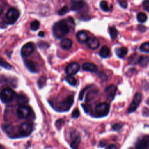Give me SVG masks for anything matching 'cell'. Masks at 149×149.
<instances>
[{
  "mask_svg": "<svg viewBox=\"0 0 149 149\" xmlns=\"http://www.w3.org/2000/svg\"><path fill=\"white\" fill-rule=\"evenodd\" d=\"M116 54L120 58H123L127 54V48L126 47H120L116 49Z\"/></svg>",
  "mask_w": 149,
  "mask_h": 149,
  "instance_id": "ffe728a7",
  "label": "cell"
},
{
  "mask_svg": "<svg viewBox=\"0 0 149 149\" xmlns=\"http://www.w3.org/2000/svg\"><path fill=\"white\" fill-rule=\"evenodd\" d=\"M91 87V86H88L87 87H86L85 88H84L82 90H81V91L80 92V94H79V100H83V95H84V92L86 90H87L88 88H90Z\"/></svg>",
  "mask_w": 149,
  "mask_h": 149,
  "instance_id": "e575fe53",
  "label": "cell"
},
{
  "mask_svg": "<svg viewBox=\"0 0 149 149\" xmlns=\"http://www.w3.org/2000/svg\"><path fill=\"white\" fill-rule=\"evenodd\" d=\"M66 81L72 86H75L77 84L76 79L73 76H67L65 77Z\"/></svg>",
  "mask_w": 149,
  "mask_h": 149,
  "instance_id": "4316f807",
  "label": "cell"
},
{
  "mask_svg": "<svg viewBox=\"0 0 149 149\" xmlns=\"http://www.w3.org/2000/svg\"><path fill=\"white\" fill-rule=\"evenodd\" d=\"M146 103H147V104L149 106V98L147 100V101H146Z\"/></svg>",
  "mask_w": 149,
  "mask_h": 149,
  "instance_id": "bcb514c9",
  "label": "cell"
},
{
  "mask_svg": "<svg viewBox=\"0 0 149 149\" xmlns=\"http://www.w3.org/2000/svg\"><path fill=\"white\" fill-rule=\"evenodd\" d=\"M20 16L19 12L15 8H10L6 12L4 20L8 24H13L15 23Z\"/></svg>",
  "mask_w": 149,
  "mask_h": 149,
  "instance_id": "277c9868",
  "label": "cell"
},
{
  "mask_svg": "<svg viewBox=\"0 0 149 149\" xmlns=\"http://www.w3.org/2000/svg\"><path fill=\"white\" fill-rule=\"evenodd\" d=\"M116 90H117V87L116 86L113 84H111L109 86H107L105 88L104 91H105L106 97L107 98V100L108 101H111L113 100Z\"/></svg>",
  "mask_w": 149,
  "mask_h": 149,
  "instance_id": "4fadbf2b",
  "label": "cell"
},
{
  "mask_svg": "<svg viewBox=\"0 0 149 149\" xmlns=\"http://www.w3.org/2000/svg\"><path fill=\"white\" fill-rule=\"evenodd\" d=\"M2 12H3V8H2V6L0 5V15L2 14Z\"/></svg>",
  "mask_w": 149,
  "mask_h": 149,
  "instance_id": "f6af8a7d",
  "label": "cell"
},
{
  "mask_svg": "<svg viewBox=\"0 0 149 149\" xmlns=\"http://www.w3.org/2000/svg\"><path fill=\"white\" fill-rule=\"evenodd\" d=\"M141 99H142V95H141V93H137L134 95V98L128 108L127 112L132 113V112H134L136 110V109L137 108V107H139V105L141 101Z\"/></svg>",
  "mask_w": 149,
  "mask_h": 149,
  "instance_id": "8992f818",
  "label": "cell"
},
{
  "mask_svg": "<svg viewBox=\"0 0 149 149\" xmlns=\"http://www.w3.org/2000/svg\"><path fill=\"white\" fill-rule=\"evenodd\" d=\"M105 149H118V148H117V147L115 145L112 144H110V145L106 147Z\"/></svg>",
  "mask_w": 149,
  "mask_h": 149,
  "instance_id": "7bdbcfd3",
  "label": "cell"
},
{
  "mask_svg": "<svg viewBox=\"0 0 149 149\" xmlns=\"http://www.w3.org/2000/svg\"><path fill=\"white\" fill-rule=\"evenodd\" d=\"M122 127V124L121 123H115L114 125H112V128L113 130H119V129H120Z\"/></svg>",
  "mask_w": 149,
  "mask_h": 149,
  "instance_id": "d590c367",
  "label": "cell"
},
{
  "mask_svg": "<svg viewBox=\"0 0 149 149\" xmlns=\"http://www.w3.org/2000/svg\"><path fill=\"white\" fill-rule=\"evenodd\" d=\"M34 49V44L31 42H29L24 44L21 49V55L23 57H27L30 56Z\"/></svg>",
  "mask_w": 149,
  "mask_h": 149,
  "instance_id": "8fae6325",
  "label": "cell"
},
{
  "mask_svg": "<svg viewBox=\"0 0 149 149\" xmlns=\"http://www.w3.org/2000/svg\"><path fill=\"white\" fill-rule=\"evenodd\" d=\"M0 66L3 67L8 70H9L12 68V66L1 57H0Z\"/></svg>",
  "mask_w": 149,
  "mask_h": 149,
  "instance_id": "83f0119b",
  "label": "cell"
},
{
  "mask_svg": "<svg viewBox=\"0 0 149 149\" xmlns=\"http://www.w3.org/2000/svg\"><path fill=\"white\" fill-rule=\"evenodd\" d=\"M0 149H5V148H4V147L2 145L0 144Z\"/></svg>",
  "mask_w": 149,
  "mask_h": 149,
  "instance_id": "7dc6e473",
  "label": "cell"
},
{
  "mask_svg": "<svg viewBox=\"0 0 149 149\" xmlns=\"http://www.w3.org/2000/svg\"><path fill=\"white\" fill-rule=\"evenodd\" d=\"M98 93V91L96 90H93L90 91L87 95H86V102H89L91 101L94 98V97H95V95H97Z\"/></svg>",
  "mask_w": 149,
  "mask_h": 149,
  "instance_id": "603a6c76",
  "label": "cell"
},
{
  "mask_svg": "<svg viewBox=\"0 0 149 149\" xmlns=\"http://www.w3.org/2000/svg\"><path fill=\"white\" fill-rule=\"evenodd\" d=\"M74 98L72 95H70L65 98L62 101L57 104L55 107V109L59 112H66L69 110L70 107L73 104Z\"/></svg>",
  "mask_w": 149,
  "mask_h": 149,
  "instance_id": "7a4b0ae2",
  "label": "cell"
},
{
  "mask_svg": "<svg viewBox=\"0 0 149 149\" xmlns=\"http://www.w3.org/2000/svg\"><path fill=\"white\" fill-rule=\"evenodd\" d=\"M109 32L111 38L112 40L116 38V37H118V31L116 30V29L115 28V27H114V26L110 27L109 29Z\"/></svg>",
  "mask_w": 149,
  "mask_h": 149,
  "instance_id": "cb8c5ba5",
  "label": "cell"
},
{
  "mask_svg": "<svg viewBox=\"0 0 149 149\" xmlns=\"http://www.w3.org/2000/svg\"><path fill=\"white\" fill-rule=\"evenodd\" d=\"M109 54H110V51H109V48H108V47L106 45L102 46L101 47V48L100 49L99 53H98L100 56L103 58H107L109 56Z\"/></svg>",
  "mask_w": 149,
  "mask_h": 149,
  "instance_id": "44dd1931",
  "label": "cell"
},
{
  "mask_svg": "<svg viewBox=\"0 0 149 149\" xmlns=\"http://www.w3.org/2000/svg\"><path fill=\"white\" fill-rule=\"evenodd\" d=\"M86 44L88 48L92 50L96 49L99 47V45H100L98 39L95 37H92L89 38Z\"/></svg>",
  "mask_w": 149,
  "mask_h": 149,
  "instance_id": "9a60e30c",
  "label": "cell"
},
{
  "mask_svg": "<svg viewBox=\"0 0 149 149\" xmlns=\"http://www.w3.org/2000/svg\"><path fill=\"white\" fill-rule=\"evenodd\" d=\"M98 76H99V77H100L101 79H102V80H106L107 79V74H106L105 73H104L103 72H99Z\"/></svg>",
  "mask_w": 149,
  "mask_h": 149,
  "instance_id": "f35d334b",
  "label": "cell"
},
{
  "mask_svg": "<svg viewBox=\"0 0 149 149\" xmlns=\"http://www.w3.org/2000/svg\"><path fill=\"white\" fill-rule=\"evenodd\" d=\"M139 49L142 52L149 53V42H146L142 44L140 46Z\"/></svg>",
  "mask_w": 149,
  "mask_h": 149,
  "instance_id": "f1b7e54d",
  "label": "cell"
},
{
  "mask_svg": "<svg viewBox=\"0 0 149 149\" xmlns=\"http://www.w3.org/2000/svg\"><path fill=\"white\" fill-rule=\"evenodd\" d=\"M82 107L84 110V111L87 113L90 111V106L88 104H82Z\"/></svg>",
  "mask_w": 149,
  "mask_h": 149,
  "instance_id": "ab89813d",
  "label": "cell"
},
{
  "mask_svg": "<svg viewBox=\"0 0 149 149\" xmlns=\"http://www.w3.org/2000/svg\"><path fill=\"white\" fill-rule=\"evenodd\" d=\"M143 115L145 116H149V110L146 108H144L143 111Z\"/></svg>",
  "mask_w": 149,
  "mask_h": 149,
  "instance_id": "b9f144b4",
  "label": "cell"
},
{
  "mask_svg": "<svg viewBox=\"0 0 149 149\" xmlns=\"http://www.w3.org/2000/svg\"><path fill=\"white\" fill-rule=\"evenodd\" d=\"M149 63V56H140L139 60H138V63L141 66H147Z\"/></svg>",
  "mask_w": 149,
  "mask_h": 149,
  "instance_id": "7402d4cb",
  "label": "cell"
},
{
  "mask_svg": "<svg viewBox=\"0 0 149 149\" xmlns=\"http://www.w3.org/2000/svg\"><path fill=\"white\" fill-rule=\"evenodd\" d=\"M137 29L138 30L140 31V32H144L146 30V27H144V26H142V25H139L138 27H137Z\"/></svg>",
  "mask_w": 149,
  "mask_h": 149,
  "instance_id": "60d3db41",
  "label": "cell"
},
{
  "mask_svg": "<svg viewBox=\"0 0 149 149\" xmlns=\"http://www.w3.org/2000/svg\"><path fill=\"white\" fill-rule=\"evenodd\" d=\"M80 69V65L77 62H72L69 63L65 69V72L68 76H73Z\"/></svg>",
  "mask_w": 149,
  "mask_h": 149,
  "instance_id": "7c38bea8",
  "label": "cell"
},
{
  "mask_svg": "<svg viewBox=\"0 0 149 149\" xmlns=\"http://www.w3.org/2000/svg\"><path fill=\"white\" fill-rule=\"evenodd\" d=\"M101 9L105 12H108L109 10V8L108 6V3L106 1H102L100 4Z\"/></svg>",
  "mask_w": 149,
  "mask_h": 149,
  "instance_id": "4dcf8cb0",
  "label": "cell"
},
{
  "mask_svg": "<svg viewBox=\"0 0 149 149\" xmlns=\"http://www.w3.org/2000/svg\"><path fill=\"white\" fill-rule=\"evenodd\" d=\"M119 5L123 9H126L127 7V3L125 1H118Z\"/></svg>",
  "mask_w": 149,
  "mask_h": 149,
  "instance_id": "8d00e7d4",
  "label": "cell"
},
{
  "mask_svg": "<svg viewBox=\"0 0 149 149\" xmlns=\"http://www.w3.org/2000/svg\"><path fill=\"white\" fill-rule=\"evenodd\" d=\"M44 33L43 31H40V32L39 33V34H38V36H41V37L44 36Z\"/></svg>",
  "mask_w": 149,
  "mask_h": 149,
  "instance_id": "ee69618b",
  "label": "cell"
},
{
  "mask_svg": "<svg viewBox=\"0 0 149 149\" xmlns=\"http://www.w3.org/2000/svg\"><path fill=\"white\" fill-rule=\"evenodd\" d=\"M129 149H133V148H132V147H130V148H129Z\"/></svg>",
  "mask_w": 149,
  "mask_h": 149,
  "instance_id": "c3c4849f",
  "label": "cell"
},
{
  "mask_svg": "<svg viewBox=\"0 0 149 149\" xmlns=\"http://www.w3.org/2000/svg\"><path fill=\"white\" fill-rule=\"evenodd\" d=\"M39 26H40V23L37 20H34L31 23V24H30L31 29L34 31L37 30L39 28Z\"/></svg>",
  "mask_w": 149,
  "mask_h": 149,
  "instance_id": "1f68e13d",
  "label": "cell"
},
{
  "mask_svg": "<svg viewBox=\"0 0 149 149\" xmlns=\"http://www.w3.org/2000/svg\"><path fill=\"white\" fill-rule=\"evenodd\" d=\"M110 109L109 104L107 102H102L97 104L95 107V114L96 117H103L107 116Z\"/></svg>",
  "mask_w": 149,
  "mask_h": 149,
  "instance_id": "3957f363",
  "label": "cell"
},
{
  "mask_svg": "<svg viewBox=\"0 0 149 149\" xmlns=\"http://www.w3.org/2000/svg\"><path fill=\"white\" fill-rule=\"evenodd\" d=\"M80 115V111L79 110V109L76 108V109H74L73 112H72V117L73 118H77Z\"/></svg>",
  "mask_w": 149,
  "mask_h": 149,
  "instance_id": "836d02e7",
  "label": "cell"
},
{
  "mask_svg": "<svg viewBox=\"0 0 149 149\" xmlns=\"http://www.w3.org/2000/svg\"><path fill=\"white\" fill-rule=\"evenodd\" d=\"M24 64L26 66V68L28 69L29 70H30V72H33V73H36L37 72V69L36 68V65L34 64V63L30 61V60H28V59H26L24 61Z\"/></svg>",
  "mask_w": 149,
  "mask_h": 149,
  "instance_id": "d6986e66",
  "label": "cell"
},
{
  "mask_svg": "<svg viewBox=\"0 0 149 149\" xmlns=\"http://www.w3.org/2000/svg\"><path fill=\"white\" fill-rule=\"evenodd\" d=\"M70 147L73 149H77L81 141V138L79 133L75 130H72L70 133Z\"/></svg>",
  "mask_w": 149,
  "mask_h": 149,
  "instance_id": "9c48e42d",
  "label": "cell"
},
{
  "mask_svg": "<svg viewBox=\"0 0 149 149\" xmlns=\"http://www.w3.org/2000/svg\"><path fill=\"white\" fill-rule=\"evenodd\" d=\"M143 7L144 10L149 12V1H144L143 2Z\"/></svg>",
  "mask_w": 149,
  "mask_h": 149,
  "instance_id": "74e56055",
  "label": "cell"
},
{
  "mask_svg": "<svg viewBox=\"0 0 149 149\" xmlns=\"http://www.w3.org/2000/svg\"><path fill=\"white\" fill-rule=\"evenodd\" d=\"M69 11L68 7L67 6H63L58 12V14L59 15H63L65 13H66Z\"/></svg>",
  "mask_w": 149,
  "mask_h": 149,
  "instance_id": "d6a6232c",
  "label": "cell"
},
{
  "mask_svg": "<svg viewBox=\"0 0 149 149\" xmlns=\"http://www.w3.org/2000/svg\"><path fill=\"white\" fill-rule=\"evenodd\" d=\"M60 45L63 49L69 50L72 48V41L69 38H64L61 41Z\"/></svg>",
  "mask_w": 149,
  "mask_h": 149,
  "instance_id": "ac0fdd59",
  "label": "cell"
},
{
  "mask_svg": "<svg viewBox=\"0 0 149 149\" xmlns=\"http://www.w3.org/2000/svg\"><path fill=\"white\" fill-rule=\"evenodd\" d=\"M137 19L138 22L143 23H144L147 20V16L144 13L139 12L137 15Z\"/></svg>",
  "mask_w": 149,
  "mask_h": 149,
  "instance_id": "d4e9b609",
  "label": "cell"
},
{
  "mask_svg": "<svg viewBox=\"0 0 149 149\" xmlns=\"http://www.w3.org/2000/svg\"><path fill=\"white\" fill-rule=\"evenodd\" d=\"M88 38L89 37L88 36L87 33L84 30L79 31L76 34V39L79 43H81V44L86 43Z\"/></svg>",
  "mask_w": 149,
  "mask_h": 149,
  "instance_id": "2e32d148",
  "label": "cell"
},
{
  "mask_svg": "<svg viewBox=\"0 0 149 149\" xmlns=\"http://www.w3.org/2000/svg\"><path fill=\"white\" fill-rule=\"evenodd\" d=\"M31 113V109L27 105H22L17 109V114L20 118H27Z\"/></svg>",
  "mask_w": 149,
  "mask_h": 149,
  "instance_id": "52a82bcc",
  "label": "cell"
},
{
  "mask_svg": "<svg viewBox=\"0 0 149 149\" xmlns=\"http://www.w3.org/2000/svg\"><path fill=\"white\" fill-rule=\"evenodd\" d=\"M2 129L8 134H12L13 131V127L11 125H3Z\"/></svg>",
  "mask_w": 149,
  "mask_h": 149,
  "instance_id": "f546056e",
  "label": "cell"
},
{
  "mask_svg": "<svg viewBox=\"0 0 149 149\" xmlns=\"http://www.w3.org/2000/svg\"><path fill=\"white\" fill-rule=\"evenodd\" d=\"M86 5L84 1H72L70 2V9L73 11H79L81 10Z\"/></svg>",
  "mask_w": 149,
  "mask_h": 149,
  "instance_id": "5bb4252c",
  "label": "cell"
},
{
  "mask_svg": "<svg viewBox=\"0 0 149 149\" xmlns=\"http://www.w3.org/2000/svg\"><path fill=\"white\" fill-rule=\"evenodd\" d=\"M15 95V92L10 88H4L0 93V99L3 103L10 102Z\"/></svg>",
  "mask_w": 149,
  "mask_h": 149,
  "instance_id": "5b68a950",
  "label": "cell"
},
{
  "mask_svg": "<svg viewBox=\"0 0 149 149\" xmlns=\"http://www.w3.org/2000/svg\"><path fill=\"white\" fill-rule=\"evenodd\" d=\"M31 132H32V126L31 125V124L27 122L22 123L19 128V132L20 134L23 137L29 136Z\"/></svg>",
  "mask_w": 149,
  "mask_h": 149,
  "instance_id": "30bf717a",
  "label": "cell"
},
{
  "mask_svg": "<svg viewBox=\"0 0 149 149\" xmlns=\"http://www.w3.org/2000/svg\"><path fill=\"white\" fill-rule=\"evenodd\" d=\"M70 31V27L66 20H61L55 23L52 27L54 36L57 38H61L67 35Z\"/></svg>",
  "mask_w": 149,
  "mask_h": 149,
  "instance_id": "6da1fadb",
  "label": "cell"
},
{
  "mask_svg": "<svg viewBox=\"0 0 149 149\" xmlns=\"http://www.w3.org/2000/svg\"><path fill=\"white\" fill-rule=\"evenodd\" d=\"M82 69L85 71L91 72H96L98 70V67L97 65L93 63L86 62L82 65Z\"/></svg>",
  "mask_w": 149,
  "mask_h": 149,
  "instance_id": "e0dca14e",
  "label": "cell"
},
{
  "mask_svg": "<svg viewBox=\"0 0 149 149\" xmlns=\"http://www.w3.org/2000/svg\"><path fill=\"white\" fill-rule=\"evenodd\" d=\"M136 149L149 148V135H144L140 138L135 144Z\"/></svg>",
  "mask_w": 149,
  "mask_h": 149,
  "instance_id": "ba28073f",
  "label": "cell"
},
{
  "mask_svg": "<svg viewBox=\"0 0 149 149\" xmlns=\"http://www.w3.org/2000/svg\"><path fill=\"white\" fill-rule=\"evenodd\" d=\"M139 58V56H138V55L136 54L131 55L129 58V63L132 65H135L138 63Z\"/></svg>",
  "mask_w": 149,
  "mask_h": 149,
  "instance_id": "484cf974",
  "label": "cell"
}]
</instances>
